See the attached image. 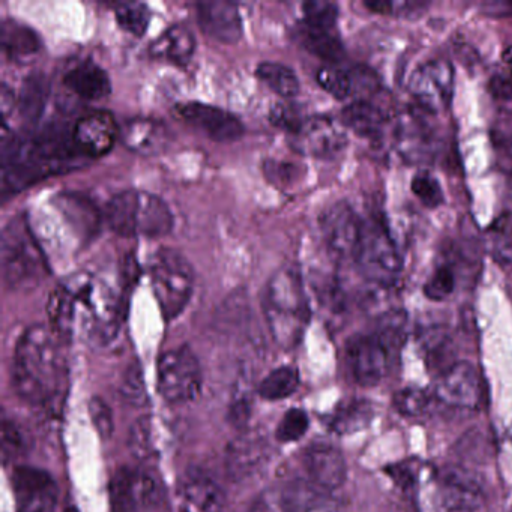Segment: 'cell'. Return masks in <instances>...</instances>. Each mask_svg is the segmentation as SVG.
<instances>
[{"label":"cell","mask_w":512,"mask_h":512,"mask_svg":"<svg viewBox=\"0 0 512 512\" xmlns=\"http://www.w3.org/2000/svg\"><path fill=\"white\" fill-rule=\"evenodd\" d=\"M50 328L71 340L74 335L107 343L122 323V301L115 287L100 275L76 272L58 284L47 304Z\"/></svg>","instance_id":"cell-1"},{"label":"cell","mask_w":512,"mask_h":512,"mask_svg":"<svg viewBox=\"0 0 512 512\" xmlns=\"http://www.w3.org/2000/svg\"><path fill=\"white\" fill-rule=\"evenodd\" d=\"M61 341L44 325L31 326L17 341L13 385L26 403L47 407L61 397L67 374Z\"/></svg>","instance_id":"cell-2"},{"label":"cell","mask_w":512,"mask_h":512,"mask_svg":"<svg viewBox=\"0 0 512 512\" xmlns=\"http://www.w3.org/2000/svg\"><path fill=\"white\" fill-rule=\"evenodd\" d=\"M263 314L278 346L292 349L301 340L310 311L301 275L295 268L278 269L266 284Z\"/></svg>","instance_id":"cell-3"},{"label":"cell","mask_w":512,"mask_h":512,"mask_svg":"<svg viewBox=\"0 0 512 512\" xmlns=\"http://www.w3.org/2000/svg\"><path fill=\"white\" fill-rule=\"evenodd\" d=\"M106 220L116 235L124 238H160L172 232V211L158 196L145 191H122L109 200Z\"/></svg>","instance_id":"cell-4"},{"label":"cell","mask_w":512,"mask_h":512,"mask_svg":"<svg viewBox=\"0 0 512 512\" xmlns=\"http://www.w3.org/2000/svg\"><path fill=\"white\" fill-rule=\"evenodd\" d=\"M149 277L163 316L167 320L178 317L193 295L194 274L190 262L172 248H161L149 262Z\"/></svg>","instance_id":"cell-5"},{"label":"cell","mask_w":512,"mask_h":512,"mask_svg":"<svg viewBox=\"0 0 512 512\" xmlns=\"http://www.w3.org/2000/svg\"><path fill=\"white\" fill-rule=\"evenodd\" d=\"M47 272L46 260L26 218L11 220L2 232V275L11 287L38 283Z\"/></svg>","instance_id":"cell-6"},{"label":"cell","mask_w":512,"mask_h":512,"mask_svg":"<svg viewBox=\"0 0 512 512\" xmlns=\"http://www.w3.org/2000/svg\"><path fill=\"white\" fill-rule=\"evenodd\" d=\"M203 373L199 359L190 347L169 350L158 361V389L172 404L188 403L200 394Z\"/></svg>","instance_id":"cell-7"},{"label":"cell","mask_w":512,"mask_h":512,"mask_svg":"<svg viewBox=\"0 0 512 512\" xmlns=\"http://www.w3.org/2000/svg\"><path fill=\"white\" fill-rule=\"evenodd\" d=\"M355 262L376 281H389L403 269V259L388 229L380 221L364 224L361 247Z\"/></svg>","instance_id":"cell-8"},{"label":"cell","mask_w":512,"mask_h":512,"mask_svg":"<svg viewBox=\"0 0 512 512\" xmlns=\"http://www.w3.org/2000/svg\"><path fill=\"white\" fill-rule=\"evenodd\" d=\"M320 230L329 253L340 260H356L361 247L364 223L352 206L344 202L329 206L320 217Z\"/></svg>","instance_id":"cell-9"},{"label":"cell","mask_w":512,"mask_h":512,"mask_svg":"<svg viewBox=\"0 0 512 512\" xmlns=\"http://www.w3.org/2000/svg\"><path fill=\"white\" fill-rule=\"evenodd\" d=\"M409 88L422 112H442L451 103L454 70L446 61L427 62L413 71Z\"/></svg>","instance_id":"cell-10"},{"label":"cell","mask_w":512,"mask_h":512,"mask_svg":"<svg viewBox=\"0 0 512 512\" xmlns=\"http://www.w3.org/2000/svg\"><path fill=\"white\" fill-rule=\"evenodd\" d=\"M110 497L115 512H145L157 503L160 487L145 469L124 467L110 482Z\"/></svg>","instance_id":"cell-11"},{"label":"cell","mask_w":512,"mask_h":512,"mask_svg":"<svg viewBox=\"0 0 512 512\" xmlns=\"http://www.w3.org/2000/svg\"><path fill=\"white\" fill-rule=\"evenodd\" d=\"M290 145L299 154L314 158H334L346 148L347 136L344 125L325 116L305 118L290 133Z\"/></svg>","instance_id":"cell-12"},{"label":"cell","mask_w":512,"mask_h":512,"mask_svg":"<svg viewBox=\"0 0 512 512\" xmlns=\"http://www.w3.org/2000/svg\"><path fill=\"white\" fill-rule=\"evenodd\" d=\"M17 512H56L59 487L46 470L19 466L13 473Z\"/></svg>","instance_id":"cell-13"},{"label":"cell","mask_w":512,"mask_h":512,"mask_svg":"<svg viewBox=\"0 0 512 512\" xmlns=\"http://www.w3.org/2000/svg\"><path fill=\"white\" fill-rule=\"evenodd\" d=\"M485 494L478 476L463 467L440 473L436 500L440 512H478Z\"/></svg>","instance_id":"cell-14"},{"label":"cell","mask_w":512,"mask_h":512,"mask_svg":"<svg viewBox=\"0 0 512 512\" xmlns=\"http://www.w3.org/2000/svg\"><path fill=\"white\" fill-rule=\"evenodd\" d=\"M389 350L376 335H356L346 346L350 374L358 385L376 386L388 373Z\"/></svg>","instance_id":"cell-15"},{"label":"cell","mask_w":512,"mask_h":512,"mask_svg":"<svg viewBox=\"0 0 512 512\" xmlns=\"http://www.w3.org/2000/svg\"><path fill=\"white\" fill-rule=\"evenodd\" d=\"M433 395L440 403L454 409H476L482 395L478 371L469 362H455L439 374Z\"/></svg>","instance_id":"cell-16"},{"label":"cell","mask_w":512,"mask_h":512,"mask_svg":"<svg viewBox=\"0 0 512 512\" xmlns=\"http://www.w3.org/2000/svg\"><path fill=\"white\" fill-rule=\"evenodd\" d=\"M179 115L205 133L215 142H233L244 133L242 122L233 113L211 104L193 103L182 104L178 109Z\"/></svg>","instance_id":"cell-17"},{"label":"cell","mask_w":512,"mask_h":512,"mask_svg":"<svg viewBox=\"0 0 512 512\" xmlns=\"http://www.w3.org/2000/svg\"><path fill=\"white\" fill-rule=\"evenodd\" d=\"M269 449L268 439L260 431H242L227 448V475L233 481L251 478L268 461Z\"/></svg>","instance_id":"cell-18"},{"label":"cell","mask_w":512,"mask_h":512,"mask_svg":"<svg viewBox=\"0 0 512 512\" xmlns=\"http://www.w3.org/2000/svg\"><path fill=\"white\" fill-rule=\"evenodd\" d=\"M118 136L115 119L106 112L89 113L73 128L74 142L85 157H103L113 148Z\"/></svg>","instance_id":"cell-19"},{"label":"cell","mask_w":512,"mask_h":512,"mask_svg":"<svg viewBox=\"0 0 512 512\" xmlns=\"http://www.w3.org/2000/svg\"><path fill=\"white\" fill-rule=\"evenodd\" d=\"M197 19L200 29L218 43L235 44L241 40L242 17L238 5L233 2H200Z\"/></svg>","instance_id":"cell-20"},{"label":"cell","mask_w":512,"mask_h":512,"mask_svg":"<svg viewBox=\"0 0 512 512\" xmlns=\"http://www.w3.org/2000/svg\"><path fill=\"white\" fill-rule=\"evenodd\" d=\"M304 466L314 484L335 491L346 481L347 466L343 454L329 443H314L305 451Z\"/></svg>","instance_id":"cell-21"},{"label":"cell","mask_w":512,"mask_h":512,"mask_svg":"<svg viewBox=\"0 0 512 512\" xmlns=\"http://www.w3.org/2000/svg\"><path fill=\"white\" fill-rule=\"evenodd\" d=\"M283 512H341V505L334 491L314 484L310 479H295L281 491Z\"/></svg>","instance_id":"cell-22"},{"label":"cell","mask_w":512,"mask_h":512,"mask_svg":"<svg viewBox=\"0 0 512 512\" xmlns=\"http://www.w3.org/2000/svg\"><path fill=\"white\" fill-rule=\"evenodd\" d=\"M181 512H224L226 496L209 475L190 472L179 490Z\"/></svg>","instance_id":"cell-23"},{"label":"cell","mask_w":512,"mask_h":512,"mask_svg":"<svg viewBox=\"0 0 512 512\" xmlns=\"http://www.w3.org/2000/svg\"><path fill=\"white\" fill-rule=\"evenodd\" d=\"M119 137L130 151L149 157V155H158L166 151L172 134L163 122L137 118L122 125Z\"/></svg>","instance_id":"cell-24"},{"label":"cell","mask_w":512,"mask_h":512,"mask_svg":"<svg viewBox=\"0 0 512 512\" xmlns=\"http://www.w3.org/2000/svg\"><path fill=\"white\" fill-rule=\"evenodd\" d=\"M65 85L77 97L100 101L112 92L109 74L94 61H82L67 71Z\"/></svg>","instance_id":"cell-25"},{"label":"cell","mask_w":512,"mask_h":512,"mask_svg":"<svg viewBox=\"0 0 512 512\" xmlns=\"http://www.w3.org/2000/svg\"><path fill=\"white\" fill-rule=\"evenodd\" d=\"M395 143L398 152L404 158L412 161L425 160V157L430 155L433 143L427 122L416 113L398 119L395 125Z\"/></svg>","instance_id":"cell-26"},{"label":"cell","mask_w":512,"mask_h":512,"mask_svg":"<svg viewBox=\"0 0 512 512\" xmlns=\"http://www.w3.org/2000/svg\"><path fill=\"white\" fill-rule=\"evenodd\" d=\"M388 116L377 104L367 100L350 103L341 113V124L358 136L377 139L385 131Z\"/></svg>","instance_id":"cell-27"},{"label":"cell","mask_w":512,"mask_h":512,"mask_svg":"<svg viewBox=\"0 0 512 512\" xmlns=\"http://www.w3.org/2000/svg\"><path fill=\"white\" fill-rule=\"evenodd\" d=\"M196 50V38L184 25H175L167 29L157 41L152 43L151 55L154 58L167 59L178 65H185L193 58Z\"/></svg>","instance_id":"cell-28"},{"label":"cell","mask_w":512,"mask_h":512,"mask_svg":"<svg viewBox=\"0 0 512 512\" xmlns=\"http://www.w3.org/2000/svg\"><path fill=\"white\" fill-rule=\"evenodd\" d=\"M373 416L374 410L370 401L352 398V400L343 401L332 410L331 415L328 416V427L329 430L341 436L358 433L370 425Z\"/></svg>","instance_id":"cell-29"},{"label":"cell","mask_w":512,"mask_h":512,"mask_svg":"<svg viewBox=\"0 0 512 512\" xmlns=\"http://www.w3.org/2000/svg\"><path fill=\"white\" fill-rule=\"evenodd\" d=\"M295 38L311 55L325 59L331 64H334L343 56V44H341L340 38L334 34V31L313 28V26L302 22L296 28Z\"/></svg>","instance_id":"cell-30"},{"label":"cell","mask_w":512,"mask_h":512,"mask_svg":"<svg viewBox=\"0 0 512 512\" xmlns=\"http://www.w3.org/2000/svg\"><path fill=\"white\" fill-rule=\"evenodd\" d=\"M2 47L13 61H25L40 52L41 40L34 29L10 20L2 25Z\"/></svg>","instance_id":"cell-31"},{"label":"cell","mask_w":512,"mask_h":512,"mask_svg":"<svg viewBox=\"0 0 512 512\" xmlns=\"http://www.w3.org/2000/svg\"><path fill=\"white\" fill-rule=\"evenodd\" d=\"M50 94V83L46 76L41 73H34L26 77L20 91L17 107L20 115L26 121L34 122L40 119L46 109L47 98Z\"/></svg>","instance_id":"cell-32"},{"label":"cell","mask_w":512,"mask_h":512,"mask_svg":"<svg viewBox=\"0 0 512 512\" xmlns=\"http://www.w3.org/2000/svg\"><path fill=\"white\" fill-rule=\"evenodd\" d=\"M421 349L427 365L440 373L455 364L454 343L451 335L442 328H430L422 334Z\"/></svg>","instance_id":"cell-33"},{"label":"cell","mask_w":512,"mask_h":512,"mask_svg":"<svg viewBox=\"0 0 512 512\" xmlns=\"http://www.w3.org/2000/svg\"><path fill=\"white\" fill-rule=\"evenodd\" d=\"M256 76L262 80L269 89L280 95L281 98L296 97L299 92V80L293 70L278 62H262L257 67Z\"/></svg>","instance_id":"cell-34"},{"label":"cell","mask_w":512,"mask_h":512,"mask_svg":"<svg viewBox=\"0 0 512 512\" xmlns=\"http://www.w3.org/2000/svg\"><path fill=\"white\" fill-rule=\"evenodd\" d=\"M299 382V371L292 365L275 368L260 382V397L268 401L284 400L295 394Z\"/></svg>","instance_id":"cell-35"},{"label":"cell","mask_w":512,"mask_h":512,"mask_svg":"<svg viewBox=\"0 0 512 512\" xmlns=\"http://www.w3.org/2000/svg\"><path fill=\"white\" fill-rule=\"evenodd\" d=\"M317 82H319L320 88L325 89L337 100H346L355 91L352 73L338 67L337 64H328L320 68L317 73Z\"/></svg>","instance_id":"cell-36"},{"label":"cell","mask_w":512,"mask_h":512,"mask_svg":"<svg viewBox=\"0 0 512 512\" xmlns=\"http://www.w3.org/2000/svg\"><path fill=\"white\" fill-rule=\"evenodd\" d=\"M491 254L503 268L512 271V214L503 215L490 230Z\"/></svg>","instance_id":"cell-37"},{"label":"cell","mask_w":512,"mask_h":512,"mask_svg":"<svg viewBox=\"0 0 512 512\" xmlns=\"http://www.w3.org/2000/svg\"><path fill=\"white\" fill-rule=\"evenodd\" d=\"M115 16L119 28L137 38L145 35L149 22H151V11L140 2H125V4L118 5Z\"/></svg>","instance_id":"cell-38"},{"label":"cell","mask_w":512,"mask_h":512,"mask_svg":"<svg viewBox=\"0 0 512 512\" xmlns=\"http://www.w3.org/2000/svg\"><path fill=\"white\" fill-rule=\"evenodd\" d=\"M406 314L401 310L388 311L380 317L376 337L389 350V353L400 349L406 338Z\"/></svg>","instance_id":"cell-39"},{"label":"cell","mask_w":512,"mask_h":512,"mask_svg":"<svg viewBox=\"0 0 512 512\" xmlns=\"http://www.w3.org/2000/svg\"><path fill=\"white\" fill-rule=\"evenodd\" d=\"M434 395L425 389L409 386L394 395V407L403 416H421L430 409Z\"/></svg>","instance_id":"cell-40"},{"label":"cell","mask_w":512,"mask_h":512,"mask_svg":"<svg viewBox=\"0 0 512 512\" xmlns=\"http://www.w3.org/2000/svg\"><path fill=\"white\" fill-rule=\"evenodd\" d=\"M128 445L131 454L139 460H148L155 454L154 424L151 418L143 416L131 425Z\"/></svg>","instance_id":"cell-41"},{"label":"cell","mask_w":512,"mask_h":512,"mask_svg":"<svg viewBox=\"0 0 512 512\" xmlns=\"http://www.w3.org/2000/svg\"><path fill=\"white\" fill-rule=\"evenodd\" d=\"M302 11H304V23L307 25L325 29V31H334L338 19L337 5L332 2H322V0H311L302 5Z\"/></svg>","instance_id":"cell-42"},{"label":"cell","mask_w":512,"mask_h":512,"mask_svg":"<svg viewBox=\"0 0 512 512\" xmlns=\"http://www.w3.org/2000/svg\"><path fill=\"white\" fill-rule=\"evenodd\" d=\"M308 427H310V419H308L307 413L302 409H290L281 418L275 436L280 442H296L305 436Z\"/></svg>","instance_id":"cell-43"},{"label":"cell","mask_w":512,"mask_h":512,"mask_svg":"<svg viewBox=\"0 0 512 512\" xmlns=\"http://www.w3.org/2000/svg\"><path fill=\"white\" fill-rule=\"evenodd\" d=\"M412 191L418 197L419 202L427 208H437L443 203L442 187L431 173H416L412 179Z\"/></svg>","instance_id":"cell-44"},{"label":"cell","mask_w":512,"mask_h":512,"mask_svg":"<svg viewBox=\"0 0 512 512\" xmlns=\"http://www.w3.org/2000/svg\"><path fill=\"white\" fill-rule=\"evenodd\" d=\"M121 394L125 401H128L134 406H142L146 403V385L143 379V371L140 365H130L127 373L124 374L122 379Z\"/></svg>","instance_id":"cell-45"},{"label":"cell","mask_w":512,"mask_h":512,"mask_svg":"<svg viewBox=\"0 0 512 512\" xmlns=\"http://www.w3.org/2000/svg\"><path fill=\"white\" fill-rule=\"evenodd\" d=\"M455 289V275L451 269L442 266L436 269L430 280L425 283L424 295L430 301L440 302L452 295Z\"/></svg>","instance_id":"cell-46"},{"label":"cell","mask_w":512,"mask_h":512,"mask_svg":"<svg viewBox=\"0 0 512 512\" xmlns=\"http://www.w3.org/2000/svg\"><path fill=\"white\" fill-rule=\"evenodd\" d=\"M89 413H91L92 424L103 439H110L115 430L113 422V413L109 404L100 397H94L89 403Z\"/></svg>","instance_id":"cell-47"},{"label":"cell","mask_w":512,"mask_h":512,"mask_svg":"<svg viewBox=\"0 0 512 512\" xmlns=\"http://www.w3.org/2000/svg\"><path fill=\"white\" fill-rule=\"evenodd\" d=\"M304 116L299 113L298 107L290 103H277L271 109V122L275 127L293 133L304 122Z\"/></svg>","instance_id":"cell-48"},{"label":"cell","mask_w":512,"mask_h":512,"mask_svg":"<svg viewBox=\"0 0 512 512\" xmlns=\"http://www.w3.org/2000/svg\"><path fill=\"white\" fill-rule=\"evenodd\" d=\"M23 449V436L20 434L19 428L16 427L14 422L4 421V428H2V454H4V461L8 463L14 460Z\"/></svg>","instance_id":"cell-49"},{"label":"cell","mask_w":512,"mask_h":512,"mask_svg":"<svg viewBox=\"0 0 512 512\" xmlns=\"http://www.w3.org/2000/svg\"><path fill=\"white\" fill-rule=\"evenodd\" d=\"M388 473L394 479L395 484L400 485L401 488H410L416 482L418 470H416L415 464L404 461V463L389 467Z\"/></svg>","instance_id":"cell-50"},{"label":"cell","mask_w":512,"mask_h":512,"mask_svg":"<svg viewBox=\"0 0 512 512\" xmlns=\"http://www.w3.org/2000/svg\"><path fill=\"white\" fill-rule=\"evenodd\" d=\"M16 100H14L13 91H10L7 85H2V119L7 121L8 112L13 109Z\"/></svg>","instance_id":"cell-51"},{"label":"cell","mask_w":512,"mask_h":512,"mask_svg":"<svg viewBox=\"0 0 512 512\" xmlns=\"http://www.w3.org/2000/svg\"><path fill=\"white\" fill-rule=\"evenodd\" d=\"M503 59H505L506 64H508L512 76V43L506 47L505 53H503Z\"/></svg>","instance_id":"cell-52"}]
</instances>
